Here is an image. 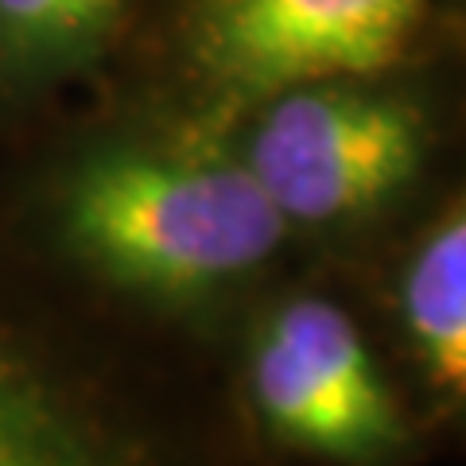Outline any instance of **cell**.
Masks as SVG:
<instances>
[{"label": "cell", "mask_w": 466, "mask_h": 466, "mask_svg": "<svg viewBox=\"0 0 466 466\" xmlns=\"http://www.w3.org/2000/svg\"><path fill=\"white\" fill-rule=\"evenodd\" d=\"M0 238L106 315L210 358L299 268L229 133L167 101L82 128L12 175Z\"/></svg>", "instance_id": "obj_1"}, {"label": "cell", "mask_w": 466, "mask_h": 466, "mask_svg": "<svg viewBox=\"0 0 466 466\" xmlns=\"http://www.w3.org/2000/svg\"><path fill=\"white\" fill-rule=\"evenodd\" d=\"M0 466H272L218 358L55 284L0 238Z\"/></svg>", "instance_id": "obj_2"}, {"label": "cell", "mask_w": 466, "mask_h": 466, "mask_svg": "<svg viewBox=\"0 0 466 466\" xmlns=\"http://www.w3.org/2000/svg\"><path fill=\"white\" fill-rule=\"evenodd\" d=\"M226 133L299 265L334 276L358 272L451 183L443 116L400 70L288 86Z\"/></svg>", "instance_id": "obj_3"}, {"label": "cell", "mask_w": 466, "mask_h": 466, "mask_svg": "<svg viewBox=\"0 0 466 466\" xmlns=\"http://www.w3.org/2000/svg\"><path fill=\"white\" fill-rule=\"evenodd\" d=\"M226 397L272 466H420L431 428L350 280L291 268L218 354Z\"/></svg>", "instance_id": "obj_4"}, {"label": "cell", "mask_w": 466, "mask_h": 466, "mask_svg": "<svg viewBox=\"0 0 466 466\" xmlns=\"http://www.w3.org/2000/svg\"><path fill=\"white\" fill-rule=\"evenodd\" d=\"M435 0H179L167 106L229 128L288 86L404 70Z\"/></svg>", "instance_id": "obj_5"}, {"label": "cell", "mask_w": 466, "mask_h": 466, "mask_svg": "<svg viewBox=\"0 0 466 466\" xmlns=\"http://www.w3.org/2000/svg\"><path fill=\"white\" fill-rule=\"evenodd\" d=\"M358 296L400 381L412 392L431 435H447L466 412V195L443 187L397 238L358 272Z\"/></svg>", "instance_id": "obj_6"}, {"label": "cell", "mask_w": 466, "mask_h": 466, "mask_svg": "<svg viewBox=\"0 0 466 466\" xmlns=\"http://www.w3.org/2000/svg\"><path fill=\"white\" fill-rule=\"evenodd\" d=\"M144 0H0V121L90 82L125 47Z\"/></svg>", "instance_id": "obj_7"}]
</instances>
